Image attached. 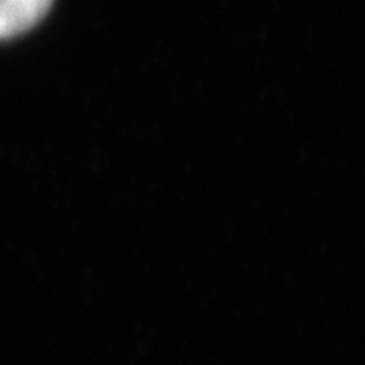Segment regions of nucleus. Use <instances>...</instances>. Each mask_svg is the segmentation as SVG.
<instances>
[{
    "instance_id": "1",
    "label": "nucleus",
    "mask_w": 365,
    "mask_h": 365,
    "mask_svg": "<svg viewBox=\"0 0 365 365\" xmlns=\"http://www.w3.org/2000/svg\"><path fill=\"white\" fill-rule=\"evenodd\" d=\"M54 0H0V39H11L34 29Z\"/></svg>"
}]
</instances>
